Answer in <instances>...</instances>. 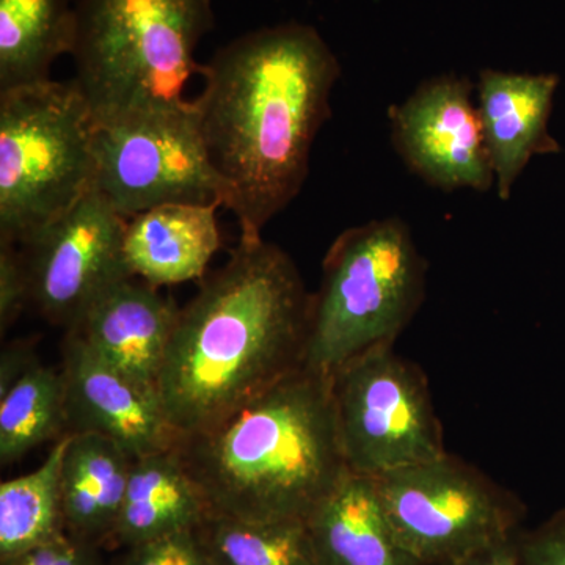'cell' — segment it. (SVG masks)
<instances>
[{"mask_svg": "<svg viewBox=\"0 0 565 565\" xmlns=\"http://www.w3.org/2000/svg\"><path fill=\"white\" fill-rule=\"evenodd\" d=\"M200 76L193 106L225 185L223 207L236 215L241 239H259L302 191L316 137L332 117L340 62L315 28L289 22L218 47Z\"/></svg>", "mask_w": 565, "mask_h": 565, "instance_id": "1", "label": "cell"}, {"mask_svg": "<svg viewBox=\"0 0 565 565\" xmlns=\"http://www.w3.org/2000/svg\"><path fill=\"white\" fill-rule=\"evenodd\" d=\"M311 299L288 253L241 239L178 313L158 384L173 429H211L305 366Z\"/></svg>", "mask_w": 565, "mask_h": 565, "instance_id": "2", "label": "cell"}, {"mask_svg": "<svg viewBox=\"0 0 565 565\" xmlns=\"http://www.w3.org/2000/svg\"><path fill=\"white\" fill-rule=\"evenodd\" d=\"M211 514L307 522L349 473L330 374L302 366L174 446Z\"/></svg>", "mask_w": 565, "mask_h": 565, "instance_id": "3", "label": "cell"}, {"mask_svg": "<svg viewBox=\"0 0 565 565\" xmlns=\"http://www.w3.org/2000/svg\"><path fill=\"white\" fill-rule=\"evenodd\" d=\"M212 0H77L71 55L98 125L185 106Z\"/></svg>", "mask_w": 565, "mask_h": 565, "instance_id": "4", "label": "cell"}, {"mask_svg": "<svg viewBox=\"0 0 565 565\" xmlns=\"http://www.w3.org/2000/svg\"><path fill=\"white\" fill-rule=\"evenodd\" d=\"M426 278L427 264L403 218L345 230L322 262L305 366L332 374L360 353L394 344L422 308Z\"/></svg>", "mask_w": 565, "mask_h": 565, "instance_id": "5", "label": "cell"}, {"mask_svg": "<svg viewBox=\"0 0 565 565\" xmlns=\"http://www.w3.org/2000/svg\"><path fill=\"white\" fill-rule=\"evenodd\" d=\"M95 134L73 79L0 92V241L28 243L95 188Z\"/></svg>", "mask_w": 565, "mask_h": 565, "instance_id": "6", "label": "cell"}, {"mask_svg": "<svg viewBox=\"0 0 565 565\" xmlns=\"http://www.w3.org/2000/svg\"><path fill=\"white\" fill-rule=\"evenodd\" d=\"M397 542L423 565H451L520 533L525 505L446 452L373 479Z\"/></svg>", "mask_w": 565, "mask_h": 565, "instance_id": "7", "label": "cell"}, {"mask_svg": "<svg viewBox=\"0 0 565 565\" xmlns=\"http://www.w3.org/2000/svg\"><path fill=\"white\" fill-rule=\"evenodd\" d=\"M330 379L349 473L374 479L448 452L426 375L394 344L353 356Z\"/></svg>", "mask_w": 565, "mask_h": 565, "instance_id": "8", "label": "cell"}, {"mask_svg": "<svg viewBox=\"0 0 565 565\" xmlns=\"http://www.w3.org/2000/svg\"><path fill=\"white\" fill-rule=\"evenodd\" d=\"M95 188L126 221L162 204H225L193 99L178 109L96 122Z\"/></svg>", "mask_w": 565, "mask_h": 565, "instance_id": "9", "label": "cell"}, {"mask_svg": "<svg viewBox=\"0 0 565 565\" xmlns=\"http://www.w3.org/2000/svg\"><path fill=\"white\" fill-rule=\"evenodd\" d=\"M125 217L98 189L20 248L31 305L52 326L71 329L96 297L132 277L125 262Z\"/></svg>", "mask_w": 565, "mask_h": 565, "instance_id": "10", "label": "cell"}, {"mask_svg": "<svg viewBox=\"0 0 565 565\" xmlns=\"http://www.w3.org/2000/svg\"><path fill=\"white\" fill-rule=\"evenodd\" d=\"M473 88L468 77L440 74L390 106L394 151L430 188L481 193L494 188Z\"/></svg>", "mask_w": 565, "mask_h": 565, "instance_id": "11", "label": "cell"}, {"mask_svg": "<svg viewBox=\"0 0 565 565\" xmlns=\"http://www.w3.org/2000/svg\"><path fill=\"white\" fill-rule=\"evenodd\" d=\"M68 434H98L132 459L169 451L180 441L159 394L134 382L66 333L63 345Z\"/></svg>", "mask_w": 565, "mask_h": 565, "instance_id": "12", "label": "cell"}, {"mask_svg": "<svg viewBox=\"0 0 565 565\" xmlns=\"http://www.w3.org/2000/svg\"><path fill=\"white\" fill-rule=\"evenodd\" d=\"M180 308L140 278L129 277L93 300L66 333L148 392L158 394Z\"/></svg>", "mask_w": 565, "mask_h": 565, "instance_id": "13", "label": "cell"}, {"mask_svg": "<svg viewBox=\"0 0 565 565\" xmlns=\"http://www.w3.org/2000/svg\"><path fill=\"white\" fill-rule=\"evenodd\" d=\"M557 85L556 74L492 68L479 73L476 104L492 163L494 191L503 202L511 199L516 180L534 156L563 151L548 131Z\"/></svg>", "mask_w": 565, "mask_h": 565, "instance_id": "14", "label": "cell"}, {"mask_svg": "<svg viewBox=\"0 0 565 565\" xmlns=\"http://www.w3.org/2000/svg\"><path fill=\"white\" fill-rule=\"evenodd\" d=\"M221 204L173 203L129 218L125 262L132 277L154 288L203 280L222 245Z\"/></svg>", "mask_w": 565, "mask_h": 565, "instance_id": "15", "label": "cell"}, {"mask_svg": "<svg viewBox=\"0 0 565 565\" xmlns=\"http://www.w3.org/2000/svg\"><path fill=\"white\" fill-rule=\"evenodd\" d=\"M132 457L98 434H71L62 463L66 533L110 548L125 501Z\"/></svg>", "mask_w": 565, "mask_h": 565, "instance_id": "16", "label": "cell"}, {"mask_svg": "<svg viewBox=\"0 0 565 565\" xmlns=\"http://www.w3.org/2000/svg\"><path fill=\"white\" fill-rule=\"evenodd\" d=\"M210 515V504L177 449L137 457L111 546L129 548L195 531Z\"/></svg>", "mask_w": 565, "mask_h": 565, "instance_id": "17", "label": "cell"}, {"mask_svg": "<svg viewBox=\"0 0 565 565\" xmlns=\"http://www.w3.org/2000/svg\"><path fill=\"white\" fill-rule=\"evenodd\" d=\"M307 525L318 565H423L397 542L373 479L345 475Z\"/></svg>", "mask_w": 565, "mask_h": 565, "instance_id": "18", "label": "cell"}, {"mask_svg": "<svg viewBox=\"0 0 565 565\" xmlns=\"http://www.w3.org/2000/svg\"><path fill=\"white\" fill-rule=\"evenodd\" d=\"M71 0H0V92L51 81L52 63L73 52Z\"/></svg>", "mask_w": 565, "mask_h": 565, "instance_id": "19", "label": "cell"}, {"mask_svg": "<svg viewBox=\"0 0 565 565\" xmlns=\"http://www.w3.org/2000/svg\"><path fill=\"white\" fill-rule=\"evenodd\" d=\"M71 434L63 435L32 473L0 484V559L65 533L62 463Z\"/></svg>", "mask_w": 565, "mask_h": 565, "instance_id": "20", "label": "cell"}, {"mask_svg": "<svg viewBox=\"0 0 565 565\" xmlns=\"http://www.w3.org/2000/svg\"><path fill=\"white\" fill-rule=\"evenodd\" d=\"M211 565H318L307 522L211 514L196 527Z\"/></svg>", "mask_w": 565, "mask_h": 565, "instance_id": "21", "label": "cell"}, {"mask_svg": "<svg viewBox=\"0 0 565 565\" xmlns=\"http://www.w3.org/2000/svg\"><path fill=\"white\" fill-rule=\"evenodd\" d=\"M68 434L62 371L36 364L0 397V463L10 467L47 441Z\"/></svg>", "mask_w": 565, "mask_h": 565, "instance_id": "22", "label": "cell"}, {"mask_svg": "<svg viewBox=\"0 0 565 565\" xmlns=\"http://www.w3.org/2000/svg\"><path fill=\"white\" fill-rule=\"evenodd\" d=\"M114 565H211L195 531L122 548Z\"/></svg>", "mask_w": 565, "mask_h": 565, "instance_id": "23", "label": "cell"}, {"mask_svg": "<svg viewBox=\"0 0 565 565\" xmlns=\"http://www.w3.org/2000/svg\"><path fill=\"white\" fill-rule=\"evenodd\" d=\"M31 307V280L20 245L0 241V330L6 333Z\"/></svg>", "mask_w": 565, "mask_h": 565, "instance_id": "24", "label": "cell"}, {"mask_svg": "<svg viewBox=\"0 0 565 565\" xmlns=\"http://www.w3.org/2000/svg\"><path fill=\"white\" fill-rule=\"evenodd\" d=\"M0 565H107L102 546L62 533L25 550L20 555L0 559Z\"/></svg>", "mask_w": 565, "mask_h": 565, "instance_id": "25", "label": "cell"}, {"mask_svg": "<svg viewBox=\"0 0 565 565\" xmlns=\"http://www.w3.org/2000/svg\"><path fill=\"white\" fill-rule=\"evenodd\" d=\"M516 550L522 565H565V509L516 534Z\"/></svg>", "mask_w": 565, "mask_h": 565, "instance_id": "26", "label": "cell"}, {"mask_svg": "<svg viewBox=\"0 0 565 565\" xmlns=\"http://www.w3.org/2000/svg\"><path fill=\"white\" fill-rule=\"evenodd\" d=\"M36 364H40V360L33 341L21 340L7 344L0 356V397L6 396Z\"/></svg>", "mask_w": 565, "mask_h": 565, "instance_id": "27", "label": "cell"}, {"mask_svg": "<svg viewBox=\"0 0 565 565\" xmlns=\"http://www.w3.org/2000/svg\"><path fill=\"white\" fill-rule=\"evenodd\" d=\"M451 565H522L516 550V535Z\"/></svg>", "mask_w": 565, "mask_h": 565, "instance_id": "28", "label": "cell"}]
</instances>
